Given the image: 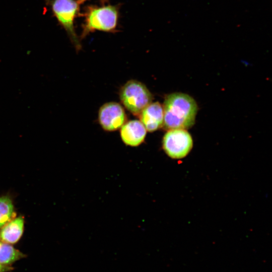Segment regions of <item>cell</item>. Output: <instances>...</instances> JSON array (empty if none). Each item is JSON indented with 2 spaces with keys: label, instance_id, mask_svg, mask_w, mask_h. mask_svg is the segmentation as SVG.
Returning a JSON list of instances; mask_svg holds the SVG:
<instances>
[{
  "label": "cell",
  "instance_id": "6da1fadb",
  "mask_svg": "<svg viewBox=\"0 0 272 272\" xmlns=\"http://www.w3.org/2000/svg\"><path fill=\"white\" fill-rule=\"evenodd\" d=\"M163 126L166 129H187L194 123L197 105L194 99L182 93L167 95L163 106Z\"/></svg>",
  "mask_w": 272,
  "mask_h": 272
},
{
  "label": "cell",
  "instance_id": "7a4b0ae2",
  "mask_svg": "<svg viewBox=\"0 0 272 272\" xmlns=\"http://www.w3.org/2000/svg\"><path fill=\"white\" fill-rule=\"evenodd\" d=\"M120 7L119 4L86 7L83 14H81L84 19L80 39L95 31L109 33L117 31Z\"/></svg>",
  "mask_w": 272,
  "mask_h": 272
},
{
  "label": "cell",
  "instance_id": "3957f363",
  "mask_svg": "<svg viewBox=\"0 0 272 272\" xmlns=\"http://www.w3.org/2000/svg\"><path fill=\"white\" fill-rule=\"evenodd\" d=\"M87 0H47L53 16L64 29L72 44L78 51L81 48V39L77 35L75 20L81 16L80 6Z\"/></svg>",
  "mask_w": 272,
  "mask_h": 272
},
{
  "label": "cell",
  "instance_id": "277c9868",
  "mask_svg": "<svg viewBox=\"0 0 272 272\" xmlns=\"http://www.w3.org/2000/svg\"><path fill=\"white\" fill-rule=\"evenodd\" d=\"M119 96L124 107L137 116L140 115L153 99V96L147 87L135 80L127 82L121 88Z\"/></svg>",
  "mask_w": 272,
  "mask_h": 272
},
{
  "label": "cell",
  "instance_id": "5b68a950",
  "mask_svg": "<svg viewBox=\"0 0 272 272\" xmlns=\"http://www.w3.org/2000/svg\"><path fill=\"white\" fill-rule=\"evenodd\" d=\"M165 152L170 158L180 159L186 157L193 146L191 135L184 129L168 130L162 142Z\"/></svg>",
  "mask_w": 272,
  "mask_h": 272
},
{
  "label": "cell",
  "instance_id": "8992f818",
  "mask_svg": "<svg viewBox=\"0 0 272 272\" xmlns=\"http://www.w3.org/2000/svg\"><path fill=\"white\" fill-rule=\"evenodd\" d=\"M99 121L107 131H113L121 127L125 123L126 115L122 107L116 102H108L99 109Z\"/></svg>",
  "mask_w": 272,
  "mask_h": 272
},
{
  "label": "cell",
  "instance_id": "52a82bcc",
  "mask_svg": "<svg viewBox=\"0 0 272 272\" xmlns=\"http://www.w3.org/2000/svg\"><path fill=\"white\" fill-rule=\"evenodd\" d=\"M141 121L149 132H153L163 126V106L159 102L151 103L141 113Z\"/></svg>",
  "mask_w": 272,
  "mask_h": 272
},
{
  "label": "cell",
  "instance_id": "ba28073f",
  "mask_svg": "<svg viewBox=\"0 0 272 272\" xmlns=\"http://www.w3.org/2000/svg\"><path fill=\"white\" fill-rule=\"evenodd\" d=\"M146 135V129L139 120H130L121 127L120 135L122 140L128 146H139L144 141Z\"/></svg>",
  "mask_w": 272,
  "mask_h": 272
},
{
  "label": "cell",
  "instance_id": "9c48e42d",
  "mask_svg": "<svg viewBox=\"0 0 272 272\" xmlns=\"http://www.w3.org/2000/svg\"><path fill=\"white\" fill-rule=\"evenodd\" d=\"M24 224V219L21 217L11 220L2 227L0 240L8 244L16 243L22 235Z\"/></svg>",
  "mask_w": 272,
  "mask_h": 272
},
{
  "label": "cell",
  "instance_id": "30bf717a",
  "mask_svg": "<svg viewBox=\"0 0 272 272\" xmlns=\"http://www.w3.org/2000/svg\"><path fill=\"white\" fill-rule=\"evenodd\" d=\"M24 256L19 250L0 240V263L5 265L10 264Z\"/></svg>",
  "mask_w": 272,
  "mask_h": 272
},
{
  "label": "cell",
  "instance_id": "8fae6325",
  "mask_svg": "<svg viewBox=\"0 0 272 272\" xmlns=\"http://www.w3.org/2000/svg\"><path fill=\"white\" fill-rule=\"evenodd\" d=\"M14 216V208L11 199L4 196L0 197V228L12 220Z\"/></svg>",
  "mask_w": 272,
  "mask_h": 272
},
{
  "label": "cell",
  "instance_id": "7c38bea8",
  "mask_svg": "<svg viewBox=\"0 0 272 272\" xmlns=\"http://www.w3.org/2000/svg\"><path fill=\"white\" fill-rule=\"evenodd\" d=\"M10 268L6 266L5 265L0 263V272H5L9 270Z\"/></svg>",
  "mask_w": 272,
  "mask_h": 272
},
{
  "label": "cell",
  "instance_id": "4fadbf2b",
  "mask_svg": "<svg viewBox=\"0 0 272 272\" xmlns=\"http://www.w3.org/2000/svg\"><path fill=\"white\" fill-rule=\"evenodd\" d=\"M99 1L101 2L102 4H103L102 5L106 4L108 2V0H99Z\"/></svg>",
  "mask_w": 272,
  "mask_h": 272
}]
</instances>
